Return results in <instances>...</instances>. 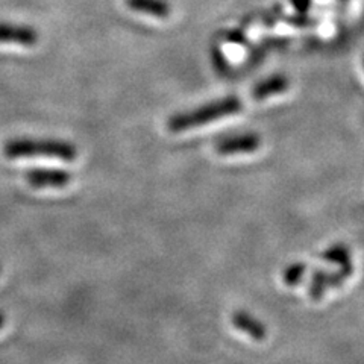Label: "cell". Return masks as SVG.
Returning <instances> with one entry per match:
<instances>
[{"instance_id":"cell-1","label":"cell","mask_w":364,"mask_h":364,"mask_svg":"<svg viewBox=\"0 0 364 364\" xmlns=\"http://www.w3.org/2000/svg\"><path fill=\"white\" fill-rule=\"evenodd\" d=\"M242 111V102L235 96H226L220 100H214L211 104L203 105L198 109L176 114L167 122V128L172 132H181L193 128L203 127L214 120L232 116Z\"/></svg>"},{"instance_id":"cell-9","label":"cell","mask_w":364,"mask_h":364,"mask_svg":"<svg viewBox=\"0 0 364 364\" xmlns=\"http://www.w3.org/2000/svg\"><path fill=\"white\" fill-rule=\"evenodd\" d=\"M127 5L136 13L158 18H166L170 16V5L166 0H127Z\"/></svg>"},{"instance_id":"cell-8","label":"cell","mask_w":364,"mask_h":364,"mask_svg":"<svg viewBox=\"0 0 364 364\" xmlns=\"http://www.w3.org/2000/svg\"><path fill=\"white\" fill-rule=\"evenodd\" d=\"M290 87L289 77L284 75H273L264 81L258 82L252 91H250V96H252L254 100H264L267 97H272L275 95H282L284 91H287Z\"/></svg>"},{"instance_id":"cell-10","label":"cell","mask_w":364,"mask_h":364,"mask_svg":"<svg viewBox=\"0 0 364 364\" xmlns=\"http://www.w3.org/2000/svg\"><path fill=\"white\" fill-rule=\"evenodd\" d=\"M321 258L328 261V263L337 264V266H345V264L352 263L349 247L345 246V245H341V243H337L329 249H326L325 252H322Z\"/></svg>"},{"instance_id":"cell-5","label":"cell","mask_w":364,"mask_h":364,"mask_svg":"<svg viewBox=\"0 0 364 364\" xmlns=\"http://www.w3.org/2000/svg\"><path fill=\"white\" fill-rule=\"evenodd\" d=\"M26 179L36 188H63L70 184L72 175L56 168H32L26 173Z\"/></svg>"},{"instance_id":"cell-4","label":"cell","mask_w":364,"mask_h":364,"mask_svg":"<svg viewBox=\"0 0 364 364\" xmlns=\"http://www.w3.org/2000/svg\"><path fill=\"white\" fill-rule=\"evenodd\" d=\"M261 136L254 132L242 135L223 136L214 144V149L220 155H237V154H252L259 149Z\"/></svg>"},{"instance_id":"cell-6","label":"cell","mask_w":364,"mask_h":364,"mask_svg":"<svg viewBox=\"0 0 364 364\" xmlns=\"http://www.w3.org/2000/svg\"><path fill=\"white\" fill-rule=\"evenodd\" d=\"M38 40V33L29 26H16L0 23V43H13L20 46H32Z\"/></svg>"},{"instance_id":"cell-11","label":"cell","mask_w":364,"mask_h":364,"mask_svg":"<svg viewBox=\"0 0 364 364\" xmlns=\"http://www.w3.org/2000/svg\"><path fill=\"white\" fill-rule=\"evenodd\" d=\"M305 272H306V266L304 263H293L287 266V269L282 273L284 284L289 287L298 286V284L302 281Z\"/></svg>"},{"instance_id":"cell-7","label":"cell","mask_w":364,"mask_h":364,"mask_svg":"<svg viewBox=\"0 0 364 364\" xmlns=\"http://www.w3.org/2000/svg\"><path fill=\"white\" fill-rule=\"evenodd\" d=\"M231 321L238 331L247 334L250 338H254L257 341L264 340L267 336V329L264 323L258 321L252 314H249L247 311H235Z\"/></svg>"},{"instance_id":"cell-12","label":"cell","mask_w":364,"mask_h":364,"mask_svg":"<svg viewBox=\"0 0 364 364\" xmlns=\"http://www.w3.org/2000/svg\"><path fill=\"white\" fill-rule=\"evenodd\" d=\"M4 325H5V314L0 311V329L4 328Z\"/></svg>"},{"instance_id":"cell-2","label":"cell","mask_w":364,"mask_h":364,"mask_svg":"<svg viewBox=\"0 0 364 364\" xmlns=\"http://www.w3.org/2000/svg\"><path fill=\"white\" fill-rule=\"evenodd\" d=\"M4 152L8 158H29V156H49L63 159V161H75L77 156L76 147L72 143L60 140H32L18 139L11 140L5 144Z\"/></svg>"},{"instance_id":"cell-3","label":"cell","mask_w":364,"mask_h":364,"mask_svg":"<svg viewBox=\"0 0 364 364\" xmlns=\"http://www.w3.org/2000/svg\"><path fill=\"white\" fill-rule=\"evenodd\" d=\"M352 272H354V266H352V263H349L345 266H340V269L333 273H328L323 270H318V272L313 273L310 287H309L310 298L313 301L322 299L326 290L340 287L341 284H343L352 275Z\"/></svg>"}]
</instances>
